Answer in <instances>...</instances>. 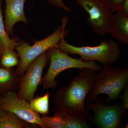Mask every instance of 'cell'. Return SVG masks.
Segmentation results:
<instances>
[{
  "label": "cell",
  "mask_w": 128,
  "mask_h": 128,
  "mask_svg": "<svg viewBox=\"0 0 128 128\" xmlns=\"http://www.w3.org/2000/svg\"><path fill=\"white\" fill-rule=\"evenodd\" d=\"M97 74L93 69H82L67 86L59 89L54 97V113L71 114L91 124L86 100Z\"/></svg>",
  "instance_id": "6da1fadb"
},
{
  "label": "cell",
  "mask_w": 128,
  "mask_h": 128,
  "mask_svg": "<svg viewBox=\"0 0 128 128\" xmlns=\"http://www.w3.org/2000/svg\"><path fill=\"white\" fill-rule=\"evenodd\" d=\"M100 70L88 94L86 103H92L97 97L103 94L108 96V103L118 100L128 85V67L119 68L104 64Z\"/></svg>",
  "instance_id": "7a4b0ae2"
},
{
  "label": "cell",
  "mask_w": 128,
  "mask_h": 128,
  "mask_svg": "<svg viewBox=\"0 0 128 128\" xmlns=\"http://www.w3.org/2000/svg\"><path fill=\"white\" fill-rule=\"evenodd\" d=\"M68 21V18L64 17L61 20L62 24L55 32L44 39L34 41V44L32 46L26 42H18L16 48L20 58L16 71L18 76L20 77L23 75L30 64L39 56L50 49L57 47L61 38L68 34V30H65Z\"/></svg>",
  "instance_id": "3957f363"
},
{
  "label": "cell",
  "mask_w": 128,
  "mask_h": 128,
  "mask_svg": "<svg viewBox=\"0 0 128 128\" xmlns=\"http://www.w3.org/2000/svg\"><path fill=\"white\" fill-rule=\"evenodd\" d=\"M57 48L64 52L77 54L80 59L86 62L97 61L102 65H112L119 59L121 50L117 42L110 39H103L99 45L95 47H76L66 42L64 37L61 38Z\"/></svg>",
  "instance_id": "277c9868"
},
{
  "label": "cell",
  "mask_w": 128,
  "mask_h": 128,
  "mask_svg": "<svg viewBox=\"0 0 128 128\" xmlns=\"http://www.w3.org/2000/svg\"><path fill=\"white\" fill-rule=\"evenodd\" d=\"M48 58L50 60L49 68L44 77L42 79L43 88L48 89L56 87L58 82L56 78L59 73L64 70L70 68H91L100 70L102 66L96 64V62H86L79 59L69 56L56 47L48 50Z\"/></svg>",
  "instance_id": "5b68a950"
},
{
  "label": "cell",
  "mask_w": 128,
  "mask_h": 128,
  "mask_svg": "<svg viewBox=\"0 0 128 128\" xmlns=\"http://www.w3.org/2000/svg\"><path fill=\"white\" fill-rule=\"evenodd\" d=\"M88 109L94 113L92 117V123L100 128H123L122 117L126 112L121 103L114 105L104 104V99L97 97L92 103H86Z\"/></svg>",
  "instance_id": "8992f818"
},
{
  "label": "cell",
  "mask_w": 128,
  "mask_h": 128,
  "mask_svg": "<svg viewBox=\"0 0 128 128\" xmlns=\"http://www.w3.org/2000/svg\"><path fill=\"white\" fill-rule=\"evenodd\" d=\"M48 60L47 50L36 58L20 76L17 93L19 98L28 103L33 99L38 86L42 82L43 70Z\"/></svg>",
  "instance_id": "52a82bcc"
},
{
  "label": "cell",
  "mask_w": 128,
  "mask_h": 128,
  "mask_svg": "<svg viewBox=\"0 0 128 128\" xmlns=\"http://www.w3.org/2000/svg\"><path fill=\"white\" fill-rule=\"evenodd\" d=\"M78 6L89 14L87 22L96 34L109 33L112 13L104 4L102 0H74Z\"/></svg>",
  "instance_id": "ba28073f"
},
{
  "label": "cell",
  "mask_w": 128,
  "mask_h": 128,
  "mask_svg": "<svg viewBox=\"0 0 128 128\" xmlns=\"http://www.w3.org/2000/svg\"><path fill=\"white\" fill-rule=\"evenodd\" d=\"M0 109L13 113L28 123L45 128L39 114L30 108L29 103L19 98L14 91L8 92L0 98Z\"/></svg>",
  "instance_id": "9c48e42d"
},
{
  "label": "cell",
  "mask_w": 128,
  "mask_h": 128,
  "mask_svg": "<svg viewBox=\"0 0 128 128\" xmlns=\"http://www.w3.org/2000/svg\"><path fill=\"white\" fill-rule=\"evenodd\" d=\"M5 30L8 35H14L13 27L18 22H22L25 24L28 23L24 11V4L26 0H5Z\"/></svg>",
  "instance_id": "30bf717a"
},
{
  "label": "cell",
  "mask_w": 128,
  "mask_h": 128,
  "mask_svg": "<svg viewBox=\"0 0 128 128\" xmlns=\"http://www.w3.org/2000/svg\"><path fill=\"white\" fill-rule=\"evenodd\" d=\"M109 33L120 43L128 44V14L120 12L112 14Z\"/></svg>",
  "instance_id": "8fae6325"
},
{
  "label": "cell",
  "mask_w": 128,
  "mask_h": 128,
  "mask_svg": "<svg viewBox=\"0 0 128 128\" xmlns=\"http://www.w3.org/2000/svg\"><path fill=\"white\" fill-rule=\"evenodd\" d=\"M0 118V128H23L29 127L28 122L12 112H6Z\"/></svg>",
  "instance_id": "7c38bea8"
},
{
  "label": "cell",
  "mask_w": 128,
  "mask_h": 128,
  "mask_svg": "<svg viewBox=\"0 0 128 128\" xmlns=\"http://www.w3.org/2000/svg\"><path fill=\"white\" fill-rule=\"evenodd\" d=\"M2 1L0 0V55L6 50L9 48L14 50L18 45V42L16 40L10 38L5 30L1 8Z\"/></svg>",
  "instance_id": "4fadbf2b"
},
{
  "label": "cell",
  "mask_w": 128,
  "mask_h": 128,
  "mask_svg": "<svg viewBox=\"0 0 128 128\" xmlns=\"http://www.w3.org/2000/svg\"><path fill=\"white\" fill-rule=\"evenodd\" d=\"M50 93H46L42 96L32 99L29 103L31 109L38 114H47L49 112V98Z\"/></svg>",
  "instance_id": "5bb4252c"
},
{
  "label": "cell",
  "mask_w": 128,
  "mask_h": 128,
  "mask_svg": "<svg viewBox=\"0 0 128 128\" xmlns=\"http://www.w3.org/2000/svg\"><path fill=\"white\" fill-rule=\"evenodd\" d=\"M10 68H0V86H8L10 91L13 90L16 87L17 83L19 82L15 72L14 73Z\"/></svg>",
  "instance_id": "9a60e30c"
},
{
  "label": "cell",
  "mask_w": 128,
  "mask_h": 128,
  "mask_svg": "<svg viewBox=\"0 0 128 128\" xmlns=\"http://www.w3.org/2000/svg\"><path fill=\"white\" fill-rule=\"evenodd\" d=\"M41 121L45 128H65L64 114L54 113V116L48 117L43 114Z\"/></svg>",
  "instance_id": "2e32d148"
},
{
  "label": "cell",
  "mask_w": 128,
  "mask_h": 128,
  "mask_svg": "<svg viewBox=\"0 0 128 128\" xmlns=\"http://www.w3.org/2000/svg\"><path fill=\"white\" fill-rule=\"evenodd\" d=\"M1 56L2 64L6 68H10L19 64L18 53L14 52L13 50L7 49L3 51Z\"/></svg>",
  "instance_id": "e0dca14e"
},
{
  "label": "cell",
  "mask_w": 128,
  "mask_h": 128,
  "mask_svg": "<svg viewBox=\"0 0 128 128\" xmlns=\"http://www.w3.org/2000/svg\"><path fill=\"white\" fill-rule=\"evenodd\" d=\"M65 128H89L91 124L87 121L70 114H64Z\"/></svg>",
  "instance_id": "ac0fdd59"
},
{
  "label": "cell",
  "mask_w": 128,
  "mask_h": 128,
  "mask_svg": "<svg viewBox=\"0 0 128 128\" xmlns=\"http://www.w3.org/2000/svg\"><path fill=\"white\" fill-rule=\"evenodd\" d=\"M105 7L112 13L119 11L120 6L124 0H102Z\"/></svg>",
  "instance_id": "d6986e66"
},
{
  "label": "cell",
  "mask_w": 128,
  "mask_h": 128,
  "mask_svg": "<svg viewBox=\"0 0 128 128\" xmlns=\"http://www.w3.org/2000/svg\"><path fill=\"white\" fill-rule=\"evenodd\" d=\"M46 0L48 3L52 5L53 6L61 8L66 11L70 12L71 11V9L64 4L62 0Z\"/></svg>",
  "instance_id": "ffe728a7"
},
{
  "label": "cell",
  "mask_w": 128,
  "mask_h": 128,
  "mask_svg": "<svg viewBox=\"0 0 128 128\" xmlns=\"http://www.w3.org/2000/svg\"><path fill=\"white\" fill-rule=\"evenodd\" d=\"M120 96V98H121V104L123 107L126 109L128 110V85L125 87L124 89Z\"/></svg>",
  "instance_id": "44dd1931"
},
{
  "label": "cell",
  "mask_w": 128,
  "mask_h": 128,
  "mask_svg": "<svg viewBox=\"0 0 128 128\" xmlns=\"http://www.w3.org/2000/svg\"><path fill=\"white\" fill-rule=\"evenodd\" d=\"M118 12L128 14V0H124L121 3Z\"/></svg>",
  "instance_id": "7402d4cb"
},
{
  "label": "cell",
  "mask_w": 128,
  "mask_h": 128,
  "mask_svg": "<svg viewBox=\"0 0 128 128\" xmlns=\"http://www.w3.org/2000/svg\"><path fill=\"white\" fill-rule=\"evenodd\" d=\"M2 116H0V118Z\"/></svg>",
  "instance_id": "603a6c76"
}]
</instances>
